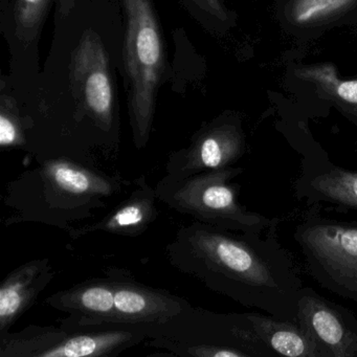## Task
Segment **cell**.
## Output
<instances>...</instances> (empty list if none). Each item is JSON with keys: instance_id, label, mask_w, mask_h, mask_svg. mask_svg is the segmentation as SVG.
I'll list each match as a JSON object with an SVG mask.
<instances>
[{"instance_id": "cell-6", "label": "cell", "mask_w": 357, "mask_h": 357, "mask_svg": "<svg viewBox=\"0 0 357 357\" xmlns=\"http://www.w3.org/2000/svg\"><path fill=\"white\" fill-rule=\"evenodd\" d=\"M127 17L125 66L133 143L147 146L153 124L156 91L162 68L160 28L150 0H124Z\"/></svg>"}, {"instance_id": "cell-15", "label": "cell", "mask_w": 357, "mask_h": 357, "mask_svg": "<svg viewBox=\"0 0 357 357\" xmlns=\"http://www.w3.org/2000/svg\"><path fill=\"white\" fill-rule=\"evenodd\" d=\"M55 275L50 258L29 261L8 273L0 286V334L10 331Z\"/></svg>"}, {"instance_id": "cell-2", "label": "cell", "mask_w": 357, "mask_h": 357, "mask_svg": "<svg viewBox=\"0 0 357 357\" xmlns=\"http://www.w3.org/2000/svg\"><path fill=\"white\" fill-rule=\"evenodd\" d=\"M6 185L3 202L12 211L5 227L38 223L66 234L76 223L96 218L109 202L130 188L120 173L70 158H47Z\"/></svg>"}, {"instance_id": "cell-20", "label": "cell", "mask_w": 357, "mask_h": 357, "mask_svg": "<svg viewBox=\"0 0 357 357\" xmlns=\"http://www.w3.org/2000/svg\"><path fill=\"white\" fill-rule=\"evenodd\" d=\"M334 91L338 99L351 105H357V80L338 82Z\"/></svg>"}, {"instance_id": "cell-5", "label": "cell", "mask_w": 357, "mask_h": 357, "mask_svg": "<svg viewBox=\"0 0 357 357\" xmlns=\"http://www.w3.org/2000/svg\"><path fill=\"white\" fill-rule=\"evenodd\" d=\"M292 237L309 275L328 291L357 304V220L331 218L311 206Z\"/></svg>"}, {"instance_id": "cell-4", "label": "cell", "mask_w": 357, "mask_h": 357, "mask_svg": "<svg viewBox=\"0 0 357 357\" xmlns=\"http://www.w3.org/2000/svg\"><path fill=\"white\" fill-rule=\"evenodd\" d=\"M243 173L240 167L206 171L183 179L165 175L155 185L158 202L196 221L218 229L241 233H265L279 219L252 212L239 202V183L233 179Z\"/></svg>"}, {"instance_id": "cell-16", "label": "cell", "mask_w": 357, "mask_h": 357, "mask_svg": "<svg viewBox=\"0 0 357 357\" xmlns=\"http://www.w3.org/2000/svg\"><path fill=\"white\" fill-rule=\"evenodd\" d=\"M257 333L275 355L319 357L317 344L298 321H283L259 312H248Z\"/></svg>"}, {"instance_id": "cell-1", "label": "cell", "mask_w": 357, "mask_h": 357, "mask_svg": "<svg viewBox=\"0 0 357 357\" xmlns=\"http://www.w3.org/2000/svg\"><path fill=\"white\" fill-rule=\"evenodd\" d=\"M227 231L199 221L179 227L166 246L173 268L248 308L296 321L302 280L275 237Z\"/></svg>"}, {"instance_id": "cell-3", "label": "cell", "mask_w": 357, "mask_h": 357, "mask_svg": "<svg viewBox=\"0 0 357 357\" xmlns=\"http://www.w3.org/2000/svg\"><path fill=\"white\" fill-rule=\"evenodd\" d=\"M149 344L181 357L277 356L246 313H217L190 306L166 323L145 327Z\"/></svg>"}, {"instance_id": "cell-14", "label": "cell", "mask_w": 357, "mask_h": 357, "mask_svg": "<svg viewBox=\"0 0 357 357\" xmlns=\"http://www.w3.org/2000/svg\"><path fill=\"white\" fill-rule=\"evenodd\" d=\"M155 188L148 183L145 175L133 179L130 193L106 216L89 225L70 229L68 237L78 240L89 234L106 233L123 237L143 235L160 216Z\"/></svg>"}, {"instance_id": "cell-10", "label": "cell", "mask_w": 357, "mask_h": 357, "mask_svg": "<svg viewBox=\"0 0 357 357\" xmlns=\"http://www.w3.org/2000/svg\"><path fill=\"white\" fill-rule=\"evenodd\" d=\"M296 321L314 340L319 357H357V317L350 309L303 287Z\"/></svg>"}, {"instance_id": "cell-9", "label": "cell", "mask_w": 357, "mask_h": 357, "mask_svg": "<svg viewBox=\"0 0 357 357\" xmlns=\"http://www.w3.org/2000/svg\"><path fill=\"white\" fill-rule=\"evenodd\" d=\"M294 195L308 206L329 204L337 210L357 211V170L334 164L321 148L305 145Z\"/></svg>"}, {"instance_id": "cell-8", "label": "cell", "mask_w": 357, "mask_h": 357, "mask_svg": "<svg viewBox=\"0 0 357 357\" xmlns=\"http://www.w3.org/2000/svg\"><path fill=\"white\" fill-rule=\"evenodd\" d=\"M246 151L245 137L238 123L221 121L206 127L188 147L169 155L166 175L183 179L206 171L233 167Z\"/></svg>"}, {"instance_id": "cell-11", "label": "cell", "mask_w": 357, "mask_h": 357, "mask_svg": "<svg viewBox=\"0 0 357 357\" xmlns=\"http://www.w3.org/2000/svg\"><path fill=\"white\" fill-rule=\"evenodd\" d=\"M105 273L114 289L116 321L112 327L162 325L192 306L169 290L141 283L125 269L110 266Z\"/></svg>"}, {"instance_id": "cell-19", "label": "cell", "mask_w": 357, "mask_h": 357, "mask_svg": "<svg viewBox=\"0 0 357 357\" xmlns=\"http://www.w3.org/2000/svg\"><path fill=\"white\" fill-rule=\"evenodd\" d=\"M50 0H18L16 20L24 30H33L40 24Z\"/></svg>"}, {"instance_id": "cell-7", "label": "cell", "mask_w": 357, "mask_h": 357, "mask_svg": "<svg viewBox=\"0 0 357 357\" xmlns=\"http://www.w3.org/2000/svg\"><path fill=\"white\" fill-rule=\"evenodd\" d=\"M145 340L144 326L68 329L30 325L0 334V357H116Z\"/></svg>"}, {"instance_id": "cell-17", "label": "cell", "mask_w": 357, "mask_h": 357, "mask_svg": "<svg viewBox=\"0 0 357 357\" xmlns=\"http://www.w3.org/2000/svg\"><path fill=\"white\" fill-rule=\"evenodd\" d=\"M353 0H296L291 17L296 24H309L346 9Z\"/></svg>"}, {"instance_id": "cell-18", "label": "cell", "mask_w": 357, "mask_h": 357, "mask_svg": "<svg viewBox=\"0 0 357 357\" xmlns=\"http://www.w3.org/2000/svg\"><path fill=\"white\" fill-rule=\"evenodd\" d=\"M24 125L9 108L3 107L0 114V146L3 150L26 149Z\"/></svg>"}, {"instance_id": "cell-13", "label": "cell", "mask_w": 357, "mask_h": 357, "mask_svg": "<svg viewBox=\"0 0 357 357\" xmlns=\"http://www.w3.org/2000/svg\"><path fill=\"white\" fill-rule=\"evenodd\" d=\"M45 304L70 314L60 325L68 329L112 327L116 321L114 285L107 275L55 292Z\"/></svg>"}, {"instance_id": "cell-12", "label": "cell", "mask_w": 357, "mask_h": 357, "mask_svg": "<svg viewBox=\"0 0 357 357\" xmlns=\"http://www.w3.org/2000/svg\"><path fill=\"white\" fill-rule=\"evenodd\" d=\"M73 80L82 93L81 100L87 116L108 139L118 144L107 58L101 43L93 35H87L77 50Z\"/></svg>"}]
</instances>
